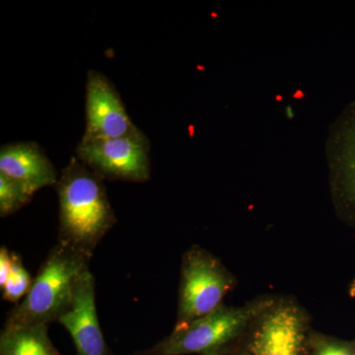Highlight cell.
Listing matches in <instances>:
<instances>
[{
  "mask_svg": "<svg viewBox=\"0 0 355 355\" xmlns=\"http://www.w3.org/2000/svg\"><path fill=\"white\" fill-rule=\"evenodd\" d=\"M55 189L60 203L58 243L91 260L116 222L103 179L80 160L71 158Z\"/></svg>",
  "mask_w": 355,
  "mask_h": 355,
  "instance_id": "1",
  "label": "cell"
},
{
  "mask_svg": "<svg viewBox=\"0 0 355 355\" xmlns=\"http://www.w3.org/2000/svg\"><path fill=\"white\" fill-rule=\"evenodd\" d=\"M263 296L242 306L222 305L207 316L182 327L149 349L132 355H217L234 349L254 322L275 302Z\"/></svg>",
  "mask_w": 355,
  "mask_h": 355,
  "instance_id": "2",
  "label": "cell"
},
{
  "mask_svg": "<svg viewBox=\"0 0 355 355\" xmlns=\"http://www.w3.org/2000/svg\"><path fill=\"white\" fill-rule=\"evenodd\" d=\"M90 259L57 243L49 252L27 295L7 314L3 328L58 322L73 297L77 280Z\"/></svg>",
  "mask_w": 355,
  "mask_h": 355,
  "instance_id": "3",
  "label": "cell"
},
{
  "mask_svg": "<svg viewBox=\"0 0 355 355\" xmlns=\"http://www.w3.org/2000/svg\"><path fill=\"white\" fill-rule=\"evenodd\" d=\"M235 286L234 275L217 257L197 245L191 246L182 258L175 327L190 324L220 308Z\"/></svg>",
  "mask_w": 355,
  "mask_h": 355,
  "instance_id": "4",
  "label": "cell"
},
{
  "mask_svg": "<svg viewBox=\"0 0 355 355\" xmlns=\"http://www.w3.org/2000/svg\"><path fill=\"white\" fill-rule=\"evenodd\" d=\"M311 331L302 306L291 298L277 297L237 345L242 355H305Z\"/></svg>",
  "mask_w": 355,
  "mask_h": 355,
  "instance_id": "5",
  "label": "cell"
},
{
  "mask_svg": "<svg viewBox=\"0 0 355 355\" xmlns=\"http://www.w3.org/2000/svg\"><path fill=\"white\" fill-rule=\"evenodd\" d=\"M150 144L144 132L109 139H81L77 159L103 180L144 183L150 178Z\"/></svg>",
  "mask_w": 355,
  "mask_h": 355,
  "instance_id": "6",
  "label": "cell"
},
{
  "mask_svg": "<svg viewBox=\"0 0 355 355\" xmlns=\"http://www.w3.org/2000/svg\"><path fill=\"white\" fill-rule=\"evenodd\" d=\"M326 157L336 211L355 225V100L340 112L329 128Z\"/></svg>",
  "mask_w": 355,
  "mask_h": 355,
  "instance_id": "7",
  "label": "cell"
},
{
  "mask_svg": "<svg viewBox=\"0 0 355 355\" xmlns=\"http://www.w3.org/2000/svg\"><path fill=\"white\" fill-rule=\"evenodd\" d=\"M139 132L108 77L90 70L86 83V130L83 139H116Z\"/></svg>",
  "mask_w": 355,
  "mask_h": 355,
  "instance_id": "8",
  "label": "cell"
},
{
  "mask_svg": "<svg viewBox=\"0 0 355 355\" xmlns=\"http://www.w3.org/2000/svg\"><path fill=\"white\" fill-rule=\"evenodd\" d=\"M58 323L69 331L77 355H114L100 326L95 279L90 270H85L77 280L71 303Z\"/></svg>",
  "mask_w": 355,
  "mask_h": 355,
  "instance_id": "9",
  "label": "cell"
},
{
  "mask_svg": "<svg viewBox=\"0 0 355 355\" xmlns=\"http://www.w3.org/2000/svg\"><path fill=\"white\" fill-rule=\"evenodd\" d=\"M0 174L24 187L31 195L46 187H55L57 170L35 142H13L0 150Z\"/></svg>",
  "mask_w": 355,
  "mask_h": 355,
  "instance_id": "10",
  "label": "cell"
},
{
  "mask_svg": "<svg viewBox=\"0 0 355 355\" xmlns=\"http://www.w3.org/2000/svg\"><path fill=\"white\" fill-rule=\"evenodd\" d=\"M49 324L3 328L0 334V355H62L51 343Z\"/></svg>",
  "mask_w": 355,
  "mask_h": 355,
  "instance_id": "11",
  "label": "cell"
},
{
  "mask_svg": "<svg viewBox=\"0 0 355 355\" xmlns=\"http://www.w3.org/2000/svg\"><path fill=\"white\" fill-rule=\"evenodd\" d=\"M33 282L29 272L26 270L19 254L12 252V268L1 288L2 298L7 302L17 305L31 289Z\"/></svg>",
  "mask_w": 355,
  "mask_h": 355,
  "instance_id": "12",
  "label": "cell"
},
{
  "mask_svg": "<svg viewBox=\"0 0 355 355\" xmlns=\"http://www.w3.org/2000/svg\"><path fill=\"white\" fill-rule=\"evenodd\" d=\"M33 196L19 183L0 174V216L15 214L31 202Z\"/></svg>",
  "mask_w": 355,
  "mask_h": 355,
  "instance_id": "13",
  "label": "cell"
},
{
  "mask_svg": "<svg viewBox=\"0 0 355 355\" xmlns=\"http://www.w3.org/2000/svg\"><path fill=\"white\" fill-rule=\"evenodd\" d=\"M306 355H355V340H340L311 330L306 345Z\"/></svg>",
  "mask_w": 355,
  "mask_h": 355,
  "instance_id": "14",
  "label": "cell"
},
{
  "mask_svg": "<svg viewBox=\"0 0 355 355\" xmlns=\"http://www.w3.org/2000/svg\"><path fill=\"white\" fill-rule=\"evenodd\" d=\"M12 268V252L6 246L0 248V287L4 286Z\"/></svg>",
  "mask_w": 355,
  "mask_h": 355,
  "instance_id": "15",
  "label": "cell"
},
{
  "mask_svg": "<svg viewBox=\"0 0 355 355\" xmlns=\"http://www.w3.org/2000/svg\"><path fill=\"white\" fill-rule=\"evenodd\" d=\"M217 355H242V354L240 352V350L237 349V345H236L234 349L228 350V352H223V354Z\"/></svg>",
  "mask_w": 355,
  "mask_h": 355,
  "instance_id": "16",
  "label": "cell"
},
{
  "mask_svg": "<svg viewBox=\"0 0 355 355\" xmlns=\"http://www.w3.org/2000/svg\"><path fill=\"white\" fill-rule=\"evenodd\" d=\"M349 293L352 297H355V279H354V282H352V286L349 287Z\"/></svg>",
  "mask_w": 355,
  "mask_h": 355,
  "instance_id": "17",
  "label": "cell"
}]
</instances>
